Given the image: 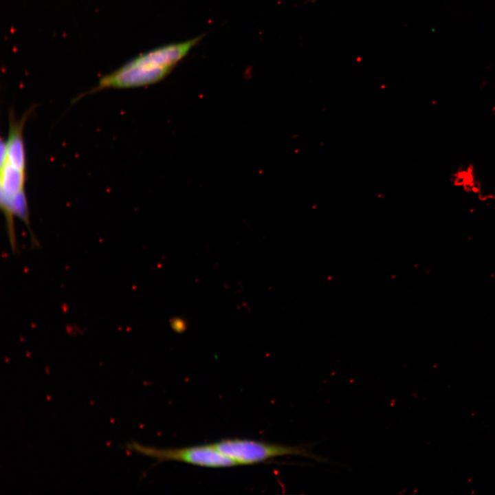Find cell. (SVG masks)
Wrapping results in <instances>:
<instances>
[{"instance_id": "7a4b0ae2", "label": "cell", "mask_w": 495, "mask_h": 495, "mask_svg": "<svg viewBox=\"0 0 495 495\" xmlns=\"http://www.w3.org/2000/svg\"><path fill=\"white\" fill-rule=\"evenodd\" d=\"M201 38L197 36L164 45L140 54L102 76L94 87L78 98L107 89L134 88L156 83L164 78Z\"/></svg>"}, {"instance_id": "3957f363", "label": "cell", "mask_w": 495, "mask_h": 495, "mask_svg": "<svg viewBox=\"0 0 495 495\" xmlns=\"http://www.w3.org/2000/svg\"><path fill=\"white\" fill-rule=\"evenodd\" d=\"M212 445L237 465L261 463L285 455L302 456L317 461H325V459L313 453L307 445L289 446L243 439H224Z\"/></svg>"}, {"instance_id": "277c9868", "label": "cell", "mask_w": 495, "mask_h": 495, "mask_svg": "<svg viewBox=\"0 0 495 495\" xmlns=\"http://www.w3.org/2000/svg\"><path fill=\"white\" fill-rule=\"evenodd\" d=\"M138 450L161 461H178L208 468L237 465L229 457L218 451L212 444L179 448H155L137 446Z\"/></svg>"}, {"instance_id": "6da1fadb", "label": "cell", "mask_w": 495, "mask_h": 495, "mask_svg": "<svg viewBox=\"0 0 495 495\" xmlns=\"http://www.w3.org/2000/svg\"><path fill=\"white\" fill-rule=\"evenodd\" d=\"M32 111H28L21 118H16L13 111H10L8 137L5 142H1L0 206L5 217L7 235L13 253L18 251L15 217L23 221L28 229L33 246L38 245L30 227L25 194L27 166L23 130Z\"/></svg>"}]
</instances>
